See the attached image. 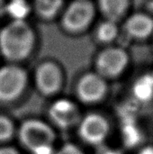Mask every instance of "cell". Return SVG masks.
Instances as JSON below:
<instances>
[{
  "label": "cell",
  "instance_id": "6da1fadb",
  "mask_svg": "<svg viewBox=\"0 0 153 154\" xmlns=\"http://www.w3.org/2000/svg\"><path fill=\"white\" fill-rule=\"evenodd\" d=\"M35 35L32 27L25 21H12L0 31V51L11 60L26 59L32 52Z\"/></svg>",
  "mask_w": 153,
  "mask_h": 154
},
{
  "label": "cell",
  "instance_id": "7a4b0ae2",
  "mask_svg": "<svg viewBox=\"0 0 153 154\" xmlns=\"http://www.w3.org/2000/svg\"><path fill=\"white\" fill-rule=\"evenodd\" d=\"M21 143L32 154H54L56 134L53 128L39 119L24 121L18 131Z\"/></svg>",
  "mask_w": 153,
  "mask_h": 154
},
{
  "label": "cell",
  "instance_id": "3957f363",
  "mask_svg": "<svg viewBox=\"0 0 153 154\" xmlns=\"http://www.w3.org/2000/svg\"><path fill=\"white\" fill-rule=\"evenodd\" d=\"M26 71L16 65L0 68V101L11 102L17 99L27 86Z\"/></svg>",
  "mask_w": 153,
  "mask_h": 154
},
{
  "label": "cell",
  "instance_id": "277c9868",
  "mask_svg": "<svg viewBox=\"0 0 153 154\" xmlns=\"http://www.w3.org/2000/svg\"><path fill=\"white\" fill-rule=\"evenodd\" d=\"M78 133L87 144L100 147L110 134V125L105 116L92 113L81 118L78 125Z\"/></svg>",
  "mask_w": 153,
  "mask_h": 154
},
{
  "label": "cell",
  "instance_id": "5b68a950",
  "mask_svg": "<svg viewBox=\"0 0 153 154\" xmlns=\"http://www.w3.org/2000/svg\"><path fill=\"white\" fill-rule=\"evenodd\" d=\"M95 16V7L89 0H75L66 9L62 16V25L71 32L86 30Z\"/></svg>",
  "mask_w": 153,
  "mask_h": 154
},
{
  "label": "cell",
  "instance_id": "8992f818",
  "mask_svg": "<svg viewBox=\"0 0 153 154\" xmlns=\"http://www.w3.org/2000/svg\"><path fill=\"white\" fill-rule=\"evenodd\" d=\"M48 113L51 124L61 130L78 126L82 118L77 104L67 98L54 101L50 106Z\"/></svg>",
  "mask_w": 153,
  "mask_h": 154
},
{
  "label": "cell",
  "instance_id": "52a82bcc",
  "mask_svg": "<svg viewBox=\"0 0 153 154\" xmlns=\"http://www.w3.org/2000/svg\"><path fill=\"white\" fill-rule=\"evenodd\" d=\"M128 55L121 48H107L98 55L96 67L97 73L103 78H115L119 76L127 67Z\"/></svg>",
  "mask_w": 153,
  "mask_h": 154
},
{
  "label": "cell",
  "instance_id": "ba28073f",
  "mask_svg": "<svg viewBox=\"0 0 153 154\" xmlns=\"http://www.w3.org/2000/svg\"><path fill=\"white\" fill-rule=\"evenodd\" d=\"M107 91L105 78L98 73H87L78 81L77 95L84 104H96L103 100Z\"/></svg>",
  "mask_w": 153,
  "mask_h": 154
},
{
  "label": "cell",
  "instance_id": "9c48e42d",
  "mask_svg": "<svg viewBox=\"0 0 153 154\" xmlns=\"http://www.w3.org/2000/svg\"><path fill=\"white\" fill-rule=\"evenodd\" d=\"M35 83L38 90L44 96L58 93L62 85L60 69L53 62L47 61L41 64L35 72Z\"/></svg>",
  "mask_w": 153,
  "mask_h": 154
},
{
  "label": "cell",
  "instance_id": "30bf717a",
  "mask_svg": "<svg viewBox=\"0 0 153 154\" xmlns=\"http://www.w3.org/2000/svg\"><path fill=\"white\" fill-rule=\"evenodd\" d=\"M124 29L133 38H147L153 32V19L145 14H134L127 19Z\"/></svg>",
  "mask_w": 153,
  "mask_h": 154
},
{
  "label": "cell",
  "instance_id": "8fae6325",
  "mask_svg": "<svg viewBox=\"0 0 153 154\" xmlns=\"http://www.w3.org/2000/svg\"><path fill=\"white\" fill-rule=\"evenodd\" d=\"M99 8L107 20L116 21L126 12L129 5L128 0H99Z\"/></svg>",
  "mask_w": 153,
  "mask_h": 154
},
{
  "label": "cell",
  "instance_id": "7c38bea8",
  "mask_svg": "<svg viewBox=\"0 0 153 154\" xmlns=\"http://www.w3.org/2000/svg\"><path fill=\"white\" fill-rule=\"evenodd\" d=\"M63 0H34V7L38 14L43 18H52L60 10Z\"/></svg>",
  "mask_w": 153,
  "mask_h": 154
},
{
  "label": "cell",
  "instance_id": "4fadbf2b",
  "mask_svg": "<svg viewBox=\"0 0 153 154\" xmlns=\"http://www.w3.org/2000/svg\"><path fill=\"white\" fill-rule=\"evenodd\" d=\"M30 12L26 0H9L6 2L5 14L10 15L14 21H24Z\"/></svg>",
  "mask_w": 153,
  "mask_h": 154
},
{
  "label": "cell",
  "instance_id": "5bb4252c",
  "mask_svg": "<svg viewBox=\"0 0 153 154\" xmlns=\"http://www.w3.org/2000/svg\"><path fill=\"white\" fill-rule=\"evenodd\" d=\"M118 34V27L115 21L106 20L97 28L96 37L102 42H110L114 41Z\"/></svg>",
  "mask_w": 153,
  "mask_h": 154
},
{
  "label": "cell",
  "instance_id": "9a60e30c",
  "mask_svg": "<svg viewBox=\"0 0 153 154\" xmlns=\"http://www.w3.org/2000/svg\"><path fill=\"white\" fill-rule=\"evenodd\" d=\"M134 95L141 101H147L153 97V78L144 77L138 79L134 86Z\"/></svg>",
  "mask_w": 153,
  "mask_h": 154
},
{
  "label": "cell",
  "instance_id": "2e32d148",
  "mask_svg": "<svg viewBox=\"0 0 153 154\" xmlns=\"http://www.w3.org/2000/svg\"><path fill=\"white\" fill-rule=\"evenodd\" d=\"M14 133V127L12 121L3 116H0V142L10 139Z\"/></svg>",
  "mask_w": 153,
  "mask_h": 154
},
{
  "label": "cell",
  "instance_id": "e0dca14e",
  "mask_svg": "<svg viewBox=\"0 0 153 154\" xmlns=\"http://www.w3.org/2000/svg\"><path fill=\"white\" fill-rule=\"evenodd\" d=\"M54 154H85V152L74 143H65Z\"/></svg>",
  "mask_w": 153,
  "mask_h": 154
},
{
  "label": "cell",
  "instance_id": "ac0fdd59",
  "mask_svg": "<svg viewBox=\"0 0 153 154\" xmlns=\"http://www.w3.org/2000/svg\"><path fill=\"white\" fill-rule=\"evenodd\" d=\"M96 154H123L120 151L114 148H107L105 146H100Z\"/></svg>",
  "mask_w": 153,
  "mask_h": 154
},
{
  "label": "cell",
  "instance_id": "d6986e66",
  "mask_svg": "<svg viewBox=\"0 0 153 154\" xmlns=\"http://www.w3.org/2000/svg\"><path fill=\"white\" fill-rule=\"evenodd\" d=\"M0 154H20V152L14 147L4 146L0 148Z\"/></svg>",
  "mask_w": 153,
  "mask_h": 154
},
{
  "label": "cell",
  "instance_id": "ffe728a7",
  "mask_svg": "<svg viewBox=\"0 0 153 154\" xmlns=\"http://www.w3.org/2000/svg\"><path fill=\"white\" fill-rule=\"evenodd\" d=\"M137 154H153V146L149 145V146L142 147V149H140Z\"/></svg>",
  "mask_w": 153,
  "mask_h": 154
},
{
  "label": "cell",
  "instance_id": "44dd1931",
  "mask_svg": "<svg viewBox=\"0 0 153 154\" xmlns=\"http://www.w3.org/2000/svg\"><path fill=\"white\" fill-rule=\"evenodd\" d=\"M5 10H6V2H5V0H0V17L5 14Z\"/></svg>",
  "mask_w": 153,
  "mask_h": 154
}]
</instances>
